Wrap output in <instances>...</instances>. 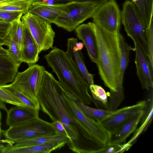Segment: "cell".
<instances>
[{
	"instance_id": "cell-37",
	"label": "cell",
	"mask_w": 153,
	"mask_h": 153,
	"mask_svg": "<svg viewBox=\"0 0 153 153\" xmlns=\"http://www.w3.org/2000/svg\"><path fill=\"white\" fill-rule=\"evenodd\" d=\"M56 130L57 134L68 137V135L63 124L58 121H55L51 123Z\"/></svg>"
},
{
	"instance_id": "cell-30",
	"label": "cell",
	"mask_w": 153,
	"mask_h": 153,
	"mask_svg": "<svg viewBox=\"0 0 153 153\" xmlns=\"http://www.w3.org/2000/svg\"><path fill=\"white\" fill-rule=\"evenodd\" d=\"M3 45L8 46V55L15 62L21 64L22 62L21 51L17 44L15 41L10 39L7 36L4 39Z\"/></svg>"
},
{
	"instance_id": "cell-7",
	"label": "cell",
	"mask_w": 153,
	"mask_h": 153,
	"mask_svg": "<svg viewBox=\"0 0 153 153\" xmlns=\"http://www.w3.org/2000/svg\"><path fill=\"white\" fill-rule=\"evenodd\" d=\"M21 19L29 30L40 52L53 48L55 32L51 23L29 12Z\"/></svg>"
},
{
	"instance_id": "cell-26",
	"label": "cell",
	"mask_w": 153,
	"mask_h": 153,
	"mask_svg": "<svg viewBox=\"0 0 153 153\" xmlns=\"http://www.w3.org/2000/svg\"><path fill=\"white\" fill-rule=\"evenodd\" d=\"M92 101L97 108L110 110L107 93L101 86L95 85L89 86Z\"/></svg>"
},
{
	"instance_id": "cell-41",
	"label": "cell",
	"mask_w": 153,
	"mask_h": 153,
	"mask_svg": "<svg viewBox=\"0 0 153 153\" xmlns=\"http://www.w3.org/2000/svg\"><path fill=\"white\" fill-rule=\"evenodd\" d=\"M1 109H0V139H1L2 135V130L1 128Z\"/></svg>"
},
{
	"instance_id": "cell-31",
	"label": "cell",
	"mask_w": 153,
	"mask_h": 153,
	"mask_svg": "<svg viewBox=\"0 0 153 153\" xmlns=\"http://www.w3.org/2000/svg\"><path fill=\"white\" fill-rule=\"evenodd\" d=\"M146 37L147 45L148 56L153 66V23L152 20L149 26L146 29Z\"/></svg>"
},
{
	"instance_id": "cell-17",
	"label": "cell",
	"mask_w": 153,
	"mask_h": 153,
	"mask_svg": "<svg viewBox=\"0 0 153 153\" xmlns=\"http://www.w3.org/2000/svg\"><path fill=\"white\" fill-rule=\"evenodd\" d=\"M67 143L54 142L25 147H17L8 143L0 151L1 153H49L64 147Z\"/></svg>"
},
{
	"instance_id": "cell-29",
	"label": "cell",
	"mask_w": 153,
	"mask_h": 153,
	"mask_svg": "<svg viewBox=\"0 0 153 153\" xmlns=\"http://www.w3.org/2000/svg\"><path fill=\"white\" fill-rule=\"evenodd\" d=\"M0 87L18 99L25 105L33 108L40 109L38 102H35L30 99L12 86L10 84H7Z\"/></svg>"
},
{
	"instance_id": "cell-45",
	"label": "cell",
	"mask_w": 153,
	"mask_h": 153,
	"mask_svg": "<svg viewBox=\"0 0 153 153\" xmlns=\"http://www.w3.org/2000/svg\"><path fill=\"white\" fill-rule=\"evenodd\" d=\"M3 0H0V2H1V1H3Z\"/></svg>"
},
{
	"instance_id": "cell-43",
	"label": "cell",
	"mask_w": 153,
	"mask_h": 153,
	"mask_svg": "<svg viewBox=\"0 0 153 153\" xmlns=\"http://www.w3.org/2000/svg\"><path fill=\"white\" fill-rule=\"evenodd\" d=\"M3 22L2 19L0 18V22Z\"/></svg>"
},
{
	"instance_id": "cell-44",
	"label": "cell",
	"mask_w": 153,
	"mask_h": 153,
	"mask_svg": "<svg viewBox=\"0 0 153 153\" xmlns=\"http://www.w3.org/2000/svg\"><path fill=\"white\" fill-rule=\"evenodd\" d=\"M1 145L0 144V150L1 149Z\"/></svg>"
},
{
	"instance_id": "cell-33",
	"label": "cell",
	"mask_w": 153,
	"mask_h": 153,
	"mask_svg": "<svg viewBox=\"0 0 153 153\" xmlns=\"http://www.w3.org/2000/svg\"><path fill=\"white\" fill-rule=\"evenodd\" d=\"M0 100L5 103L10 104L15 106H26L22 102L0 87Z\"/></svg>"
},
{
	"instance_id": "cell-8",
	"label": "cell",
	"mask_w": 153,
	"mask_h": 153,
	"mask_svg": "<svg viewBox=\"0 0 153 153\" xmlns=\"http://www.w3.org/2000/svg\"><path fill=\"white\" fill-rule=\"evenodd\" d=\"M45 70L43 66L36 64L30 65L25 71L17 73L10 84L30 99L38 102L36 92Z\"/></svg>"
},
{
	"instance_id": "cell-46",
	"label": "cell",
	"mask_w": 153,
	"mask_h": 153,
	"mask_svg": "<svg viewBox=\"0 0 153 153\" xmlns=\"http://www.w3.org/2000/svg\"><path fill=\"white\" fill-rule=\"evenodd\" d=\"M34 0V1H36V0Z\"/></svg>"
},
{
	"instance_id": "cell-36",
	"label": "cell",
	"mask_w": 153,
	"mask_h": 153,
	"mask_svg": "<svg viewBox=\"0 0 153 153\" xmlns=\"http://www.w3.org/2000/svg\"><path fill=\"white\" fill-rule=\"evenodd\" d=\"M11 24L0 22V38L4 39L8 36Z\"/></svg>"
},
{
	"instance_id": "cell-39",
	"label": "cell",
	"mask_w": 153,
	"mask_h": 153,
	"mask_svg": "<svg viewBox=\"0 0 153 153\" xmlns=\"http://www.w3.org/2000/svg\"><path fill=\"white\" fill-rule=\"evenodd\" d=\"M0 109L5 111L6 112L7 109L6 106L5 102L0 100Z\"/></svg>"
},
{
	"instance_id": "cell-22",
	"label": "cell",
	"mask_w": 153,
	"mask_h": 153,
	"mask_svg": "<svg viewBox=\"0 0 153 153\" xmlns=\"http://www.w3.org/2000/svg\"><path fill=\"white\" fill-rule=\"evenodd\" d=\"M58 141L65 142L67 145L70 142L68 137L56 134L19 141L15 143L14 145L17 147H25Z\"/></svg>"
},
{
	"instance_id": "cell-32",
	"label": "cell",
	"mask_w": 153,
	"mask_h": 153,
	"mask_svg": "<svg viewBox=\"0 0 153 153\" xmlns=\"http://www.w3.org/2000/svg\"><path fill=\"white\" fill-rule=\"evenodd\" d=\"M23 14L19 12L0 11V18L5 22L11 23L21 18Z\"/></svg>"
},
{
	"instance_id": "cell-2",
	"label": "cell",
	"mask_w": 153,
	"mask_h": 153,
	"mask_svg": "<svg viewBox=\"0 0 153 153\" xmlns=\"http://www.w3.org/2000/svg\"><path fill=\"white\" fill-rule=\"evenodd\" d=\"M44 57L64 91L75 101L90 105L92 100L89 85L66 52L55 46Z\"/></svg>"
},
{
	"instance_id": "cell-13",
	"label": "cell",
	"mask_w": 153,
	"mask_h": 153,
	"mask_svg": "<svg viewBox=\"0 0 153 153\" xmlns=\"http://www.w3.org/2000/svg\"><path fill=\"white\" fill-rule=\"evenodd\" d=\"M75 30L77 37L85 45L90 59L96 64L98 60V50L93 22L79 25Z\"/></svg>"
},
{
	"instance_id": "cell-35",
	"label": "cell",
	"mask_w": 153,
	"mask_h": 153,
	"mask_svg": "<svg viewBox=\"0 0 153 153\" xmlns=\"http://www.w3.org/2000/svg\"><path fill=\"white\" fill-rule=\"evenodd\" d=\"M123 144H109L103 148L100 152L101 153H122Z\"/></svg>"
},
{
	"instance_id": "cell-11",
	"label": "cell",
	"mask_w": 153,
	"mask_h": 153,
	"mask_svg": "<svg viewBox=\"0 0 153 153\" xmlns=\"http://www.w3.org/2000/svg\"><path fill=\"white\" fill-rule=\"evenodd\" d=\"M145 104V100H141L134 105L122 108L98 123L110 135L114 134L137 113L143 109Z\"/></svg>"
},
{
	"instance_id": "cell-1",
	"label": "cell",
	"mask_w": 153,
	"mask_h": 153,
	"mask_svg": "<svg viewBox=\"0 0 153 153\" xmlns=\"http://www.w3.org/2000/svg\"><path fill=\"white\" fill-rule=\"evenodd\" d=\"M64 90L52 74L45 70L38 88L36 97L40 109L52 122L58 121L64 126L69 140V149L77 153H94L100 143L65 107Z\"/></svg>"
},
{
	"instance_id": "cell-18",
	"label": "cell",
	"mask_w": 153,
	"mask_h": 153,
	"mask_svg": "<svg viewBox=\"0 0 153 153\" xmlns=\"http://www.w3.org/2000/svg\"><path fill=\"white\" fill-rule=\"evenodd\" d=\"M77 42L76 38L73 37L68 39L67 50L65 52L89 86L94 84V75L90 74L88 71L81 51H74L73 47Z\"/></svg>"
},
{
	"instance_id": "cell-3",
	"label": "cell",
	"mask_w": 153,
	"mask_h": 153,
	"mask_svg": "<svg viewBox=\"0 0 153 153\" xmlns=\"http://www.w3.org/2000/svg\"><path fill=\"white\" fill-rule=\"evenodd\" d=\"M94 26L98 50L96 65L99 74L105 85L110 91H116L120 73V32L107 31L94 23Z\"/></svg>"
},
{
	"instance_id": "cell-24",
	"label": "cell",
	"mask_w": 153,
	"mask_h": 153,
	"mask_svg": "<svg viewBox=\"0 0 153 153\" xmlns=\"http://www.w3.org/2000/svg\"><path fill=\"white\" fill-rule=\"evenodd\" d=\"M75 102L86 116L98 123L115 113L118 110L113 111L94 108L80 102L75 101Z\"/></svg>"
},
{
	"instance_id": "cell-21",
	"label": "cell",
	"mask_w": 153,
	"mask_h": 153,
	"mask_svg": "<svg viewBox=\"0 0 153 153\" xmlns=\"http://www.w3.org/2000/svg\"><path fill=\"white\" fill-rule=\"evenodd\" d=\"M20 65L8 55L0 54V86L13 81Z\"/></svg>"
},
{
	"instance_id": "cell-34",
	"label": "cell",
	"mask_w": 153,
	"mask_h": 153,
	"mask_svg": "<svg viewBox=\"0 0 153 153\" xmlns=\"http://www.w3.org/2000/svg\"><path fill=\"white\" fill-rule=\"evenodd\" d=\"M111 0H53L54 4H64L72 2H88L100 6Z\"/></svg>"
},
{
	"instance_id": "cell-9",
	"label": "cell",
	"mask_w": 153,
	"mask_h": 153,
	"mask_svg": "<svg viewBox=\"0 0 153 153\" xmlns=\"http://www.w3.org/2000/svg\"><path fill=\"white\" fill-rule=\"evenodd\" d=\"M63 97L65 107L69 112L82 123L103 146L108 144L110 134L99 123L86 116L76 105L73 98L65 91Z\"/></svg>"
},
{
	"instance_id": "cell-19",
	"label": "cell",
	"mask_w": 153,
	"mask_h": 153,
	"mask_svg": "<svg viewBox=\"0 0 153 153\" xmlns=\"http://www.w3.org/2000/svg\"><path fill=\"white\" fill-rule=\"evenodd\" d=\"M40 52L35 41L24 25L22 46L21 51L22 62L27 63L29 66L35 64L39 60V54Z\"/></svg>"
},
{
	"instance_id": "cell-5",
	"label": "cell",
	"mask_w": 153,
	"mask_h": 153,
	"mask_svg": "<svg viewBox=\"0 0 153 153\" xmlns=\"http://www.w3.org/2000/svg\"><path fill=\"white\" fill-rule=\"evenodd\" d=\"M64 4L63 8L53 23L69 32L91 17L99 7L88 2H72Z\"/></svg>"
},
{
	"instance_id": "cell-42",
	"label": "cell",
	"mask_w": 153,
	"mask_h": 153,
	"mask_svg": "<svg viewBox=\"0 0 153 153\" xmlns=\"http://www.w3.org/2000/svg\"><path fill=\"white\" fill-rule=\"evenodd\" d=\"M3 42L4 40L0 38V48L2 47V46L3 45Z\"/></svg>"
},
{
	"instance_id": "cell-12",
	"label": "cell",
	"mask_w": 153,
	"mask_h": 153,
	"mask_svg": "<svg viewBox=\"0 0 153 153\" xmlns=\"http://www.w3.org/2000/svg\"><path fill=\"white\" fill-rule=\"evenodd\" d=\"M132 50L135 52L134 62L137 74L143 89L149 90L153 88V66L149 58L141 46L134 43Z\"/></svg>"
},
{
	"instance_id": "cell-15",
	"label": "cell",
	"mask_w": 153,
	"mask_h": 153,
	"mask_svg": "<svg viewBox=\"0 0 153 153\" xmlns=\"http://www.w3.org/2000/svg\"><path fill=\"white\" fill-rule=\"evenodd\" d=\"M40 109L16 105L7 111L6 124L9 127L20 125L39 117Z\"/></svg>"
},
{
	"instance_id": "cell-6",
	"label": "cell",
	"mask_w": 153,
	"mask_h": 153,
	"mask_svg": "<svg viewBox=\"0 0 153 153\" xmlns=\"http://www.w3.org/2000/svg\"><path fill=\"white\" fill-rule=\"evenodd\" d=\"M121 20L127 35L138 44L148 55L145 28L134 3L126 0L123 5Z\"/></svg>"
},
{
	"instance_id": "cell-10",
	"label": "cell",
	"mask_w": 153,
	"mask_h": 153,
	"mask_svg": "<svg viewBox=\"0 0 153 153\" xmlns=\"http://www.w3.org/2000/svg\"><path fill=\"white\" fill-rule=\"evenodd\" d=\"M91 18L93 23L102 29L111 33H120L121 12L115 0L99 6Z\"/></svg>"
},
{
	"instance_id": "cell-28",
	"label": "cell",
	"mask_w": 153,
	"mask_h": 153,
	"mask_svg": "<svg viewBox=\"0 0 153 153\" xmlns=\"http://www.w3.org/2000/svg\"><path fill=\"white\" fill-rule=\"evenodd\" d=\"M24 25L21 18L11 23L8 36L10 39L15 41L21 51L24 35Z\"/></svg>"
},
{
	"instance_id": "cell-27",
	"label": "cell",
	"mask_w": 153,
	"mask_h": 153,
	"mask_svg": "<svg viewBox=\"0 0 153 153\" xmlns=\"http://www.w3.org/2000/svg\"><path fill=\"white\" fill-rule=\"evenodd\" d=\"M119 39L121 54L119 85H123L124 74L129 62V53L131 50H132L133 48L126 42L120 33Z\"/></svg>"
},
{
	"instance_id": "cell-25",
	"label": "cell",
	"mask_w": 153,
	"mask_h": 153,
	"mask_svg": "<svg viewBox=\"0 0 153 153\" xmlns=\"http://www.w3.org/2000/svg\"><path fill=\"white\" fill-rule=\"evenodd\" d=\"M33 0H3L0 2V11H17L27 13Z\"/></svg>"
},
{
	"instance_id": "cell-38",
	"label": "cell",
	"mask_w": 153,
	"mask_h": 153,
	"mask_svg": "<svg viewBox=\"0 0 153 153\" xmlns=\"http://www.w3.org/2000/svg\"><path fill=\"white\" fill-rule=\"evenodd\" d=\"M84 44L82 42H77L73 47V50L75 51H81L84 47Z\"/></svg>"
},
{
	"instance_id": "cell-40",
	"label": "cell",
	"mask_w": 153,
	"mask_h": 153,
	"mask_svg": "<svg viewBox=\"0 0 153 153\" xmlns=\"http://www.w3.org/2000/svg\"><path fill=\"white\" fill-rule=\"evenodd\" d=\"M0 54L8 55L7 49H4L3 47L0 48Z\"/></svg>"
},
{
	"instance_id": "cell-4",
	"label": "cell",
	"mask_w": 153,
	"mask_h": 153,
	"mask_svg": "<svg viewBox=\"0 0 153 153\" xmlns=\"http://www.w3.org/2000/svg\"><path fill=\"white\" fill-rule=\"evenodd\" d=\"M56 134L51 123L39 117L2 130V134L7 140L13 144L21 140Z\"/></svg>"
},
{
	"instance_id": "cell-20",
	"label": "cell",
	"mask_w": 153,
	"mask_h": 153,
	"mask_svg": "<svg viewBox=\"0 0 153 153\" xmlns=\"http://www.w3.org/2000/svg\"><path fill=\"white\" fill-rule=\"evenodd\" d=\"M143 109L124 123L117 132L110 135L109 144H122L126 143L127 138L135 131L140 122Z\"/></svg>"
},
{
	"instance_id": "cell-14",
	"label": "cell",
	"mask_w": 153,
	"mask_h": 153,
	"mask_svg": "<svg viewBox=\"0 0 153 153\" xmlns=\"http://www.w3.org/2000/svg\"><path fill=\"white\" fill-rule=\"evenodd\" d=\"M147 98L145 100V104L143 109V113L139 127L136 130L132 137L129 140L123 144V151L128 150L136 142L140 136L148 128L151 124L153 112V88H150Z\"/></svg>"
},
{
	"instance_id": "cell-23",
	"label": "cell",
	"mask_w": 153,
	"mask_h": 153,
	"mask_svg": "<svg viewBox=\"0 0 153 153\" xmlns=\"http://www.w3.org/2000/svg\"><path fill=\"white\" fill-rule=\"evenodd\" d=\"M135 6L146 28L153 19V0H131Z\"/></svg>"
},
{
	"instance_id": "cell-16",
	"label": "cell",
	"mask_w": 153,
	"mask_h": 153,
	"mask_svg": "<svg viewBox=\"0 0 153 153\" xmlns=\"http://www.w3.org/2000/svg\"><path fill=\"white\" fill-rule=\"evenodd\" d=\"M65 4H50L41 1H34L28 12L53 23L63 8Z\"/></svg>"
}]
</instances>
